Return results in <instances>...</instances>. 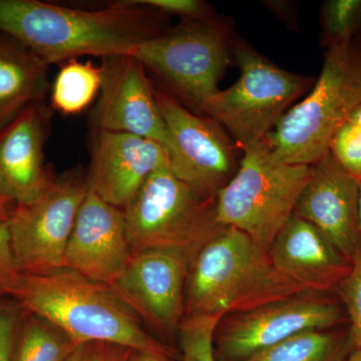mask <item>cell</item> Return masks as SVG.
<instances>
[{
	"instance_id": "836d02e7",
	"label": "cell",
	"mask_w": 361,
	"mask_h": 361,
	"mask_svg": "<svg viewBox=\"0 0 361 361\" xmlns=\"http://www.w3.org/2000/svg\"><path fill=\"white\" fill-rule=\"evenodd\" d=\"M128 361H170L159 357V356L149 355V353H140V351H132L129 360Z\"/></svg>"
},
{
	"instance_id": "ffe728a7",
	"label": "cell",
	"mask_w": 361,
	"mask_h": 361,
	"mask_svg": "<svg viewBox=\"0 0 361 361\" xmlns=\"http://www.w3.org/2000/svg\"><path fill=\"white\" fill-rule=\"evenodd\" d=\"M355 350L350 336L310 330L260 351L243 361H346Z\"/></svg>"
},
{
	"instance_id": "8fae6325",
	"label": "cell",
	"mask_w": 361,
	"mask_h": 361,
	"mask_svg": "<svg viewBox=\"0 0 361 361\" xmlns=\"http://www.w3.org/2000/svg\"><path fill=\"white\" fill-rule=\"evenodd\" d=\"M156 97L172 137L173 172L205 193L217 194L236 174L241 149L213 118L193 113L166 90L156 89Z\"/></svg>"
},
{
	"instance_id": "5b68a950",
	"label": "cell",
	"mask_w": 361,
	"mask_h": 361,
	"mask_svg": "<svg viewBox=\"0 0 361 361\" xmlns=\"http://www.w3.org/2000/svg\"><path fill=\"white\" fill-rule=\"evenodd\" d=\"M310 175V166L275 160L265 142L244 149L236 174L216 194V223L268 252L293 217Z\"/></svg>"
},
{
	"instance_id": "d4e9b609",
	"label": "cell",
	"mask_w": 361,
	"mask_h": 361,
	"mask_svg": "<svg viewBox=\"0 0 361 361\" xmlns=\"http://www.w3.org/2000/svg\"><path fill=\"white\" fill-rule=\"evenodd\" d=\"M337 290L350 322L349 336L353 348L361 350V243L351 258L350 269L341 280Z\"/></svg>"
},
{
	"instance_id": "f1b7e54d",
	"label": "cell",
	"mask_w": 361,
	"mask_h": 361,
	"mask_svg": "<svg viewBox=\"0 0 361 361\" xmlns=\"http://www.w3.org/2000/svg\"><path fill=\"white\" fill-rule=\"evenodd\" d=\"M264 6L272 11L279 20L285 23L290 30H296L298 27L297 23V13L294 8V4L289 1H265Z\"/></svg>"
},
{
	"instance_id": "484cf974",
	"label": "cell",
	"mask_w": 361,
	"mask_h": 361,
	"mask_svg": "<svg viewBox=\"0 0 361 361\" xmlns=\"http://www.w3.org/2000/svg\"><path fill=\"white\" fill-rule=\"evenodd\" d=\"M165 16H177L183 20H202L215 18L209 4L200 0H137Z\"/></svg>"
},
{
	"instance_id": "d6986e66",
	"label": "cell",
	"mask_w": 361,
	"mask_h": 361,
	"mask_svg": "<svg viewBox=\"0 0 361 361\" xmlns=\"http://www.w3.org/2000/svg\"><path fill=\"white\" fill-rule=\"evenodd\" d=\"M49 63L20 42L0 32V130L49 92Z\"/></svg>"
},
{
	"instance_id": "9c48e42d",
	"label": "cell",
	"mask_w": 361,
	"mask_h": 361,
	"mask_svg": "<svg viewBox=\"0 0 361 361\" xmlns=\"http://www.w3.org/2000/svg\"><path fill=\"white\" fill-rule=\"evenodd\" d=\"M87 174L71 170L30 205L14 207L11 241L23 274L42 275L63 268L66 245L89 193Z\"/></svg>"
},
{
	"instance_id": "e575fe53",
	"label": "cell",
	"mask_w": 361,
	"mask_h": 361,
	"mask_svg": "<svg viewBox=\"0 0 361 361\" xmlns=\"http://www.w3.org/2000/svg\"><path fill=\"white\" fill-rule=\"evenodd\" d=\"M346 361H361V350L355 349V350L350 353V355L348 356Z\"/></svg>"
},
{
	"instance_id": "8992f818",
	"label": "cell",
	"mask_w": 361,
	"mask_h": 361,
	"mask_svg": "<svg viewBox=\"0 0 361 361\" xmlns=\"http://www.w3.org/2000/svg\"><path fill=\"white\" fill-rule=\"evenodd\" d=\"M238 80L219 90L202 106L242 152L261 144L294 103L310 92L316 78L280 68L243 40L233 39Z\"/></svg>"
},
{
	"instance_id": "9a60e30c",
	"label": "cell",
	"mask_w": 361,
	"mask_h": 361,
	"mask_svg": "<svg viewBox=\"0 0 361 361\" xmlns=\"http://www.w3.org/2000/svg\"><path fill=\"white\" fill-rule=\"evenodd\" d=\"M51 116L45 102L33 104L0 130V196L13 207L37 201L56 179L44 160Z\"/></svg>"
},
{
	"instance_id": "277c9868",
	"label": "cell",
	"mask_w": 361,
	"mask_h": 361,
	"mask_svg": "<svg viewBox=\"0 0 361 361\" xmlns=\"http://www.w3.org/2000/svg\"><path fill=\"white\" fill-rule=\"evenodd\" d=\"M308 92L264 141L280 163L314 164L361 106V39L326 49L322 73Z\"/></svg>"
},
{
	"instance_id": "603a6c76",
	"label": "cell",
	"mask_w": 361,
	"mask_h": 361,
	"mask_svg": "<svg viewBox=\"0 0 361 361\" xmlns=\"http://www.w3.org/2000/svg\"><path fill=\"white\" fill-rule=\"evenodd\" d=\"M322 44L325 49L361 39V0H329L322 8Z\"/></svg>"
},
{
	"instance_id": "d590c367",
	"label": "cell",
	"mask_w": 361,
	"mask_h": 361,
	"mask_svg": "<svg viewBox=\"0 0 361 361\" xmlns=\"http://www.w3.org/2000/svg\"><path fill=\"white\" fill-rule=\"evenodd\" d=\"M360 183V230H361V180Z\"/></svg>"
},
{
	"instance_id": "f546056e",
	"label": "cell",
	"mask_w": 361,
	"mask_h": 361,
	"mask_svg": "<svg viewBox=\"0 0 361 361\" xmlns=\"http://www.w3.org/2000/svg\"><path fill=\"white\" fill-rule=\"evenodd\" d=\"M132 350L113 345V344L97 343L96 361H128Z\"/></svg>"
},
{
	"instance_id": "4fadbf2b",
	"label": "cell",
	"mask_w": 361,
	"mask_h": 361,
	"mask_svg": "<svg viewBox=\"0 0 361 361\" xmlns=\"http://www.w3.org/2000/svg\"><path fill=\"white\" fill-rule=\"evenodd\" d=\"M189 264L184 252H140L133 255L111 288L142 324L161 336H171L179 331L186 316Z\"/></svg>"
},
{
	"instance_id": "e0dca14e",
	"label": "cell",
	"mask_w": 361,
	"mask_h": 361,
	"mask_svg": "<svg viewBox=\"0 0 361 361\" xmlns=\"http://www.w3.org/2000/svg\"><path fill=\"white\" fill-rule=\"evenodd\" d=\"M294 216L315 226L351 261L361 243L360 183L330 152L310 166Z\"/></svg>"
},
{
	"instance_id": "52a82bcc",
	"label": "cell",
	"mask_w": 361,
	"mask_h": 361,
	"mask_svg": "<svg viewBox=\"0 0 361 361\" xmlns=\"http://www.w3.org/2000/svg\"><path fill=\"white\" fill-rule=\"evenodd\" d=\"M216 195L179 179L170 165L153 173L123 210L133 255L149 250H176L193 257L220 229Z\"/></svg>"
},
{
	"instance_id": "44dd1931",
	"label": "cell",
	"mask_w": 361,
	"mask_h": 361,
	"mask_svg": "<svg viewBox=\"0 0 361 361\" xmlns=\"http://www.w3.org/2000/svg\"><path fill=\"white\" fill-rule=\"evenodd\" d=\"M77 345L56 325L23 310L16 329L13 361H65Z\"/></svg>"
},
{
	"instance_id": "4316f807",
	"label": "cell",
	"mask_w": 361,
	"mask_h": 361,
	"mask_svg": "<svg viewBox=\"0 0 361 361\" xmlns=\"http://www.w3.org/2000/svg\"><path fill=\"white\" fill-rule=\"evenodd\" d=\"M20 274L11 241L9 223H0V298L8 296L11 287Z\"/></svg>"
},
{
	"instance_id": "ba28073f",
	"label": "cell",
	"mask_w": 361,
	"mask_h": 361,
	"mask_svg": "<svg viewBox=\"0 0 361 361\" xmlns=\"http://www.w3.org/2000/svg\"><path fill=\"white\" fill-rule=\"evenodd\" d=\"M233 39L231 23L225 18L184 20L145 42L134 54L160 89L201 114L204 104L219 90Z\"/></svg>"
},
{
	"instance_id": "2e32d148",
	"label": "cell",
	"mask_w": 361,
	"mask_h": 361,
	"mask_svg": "<svg viewBox=\"0 0 361 361\" xmlns=\"http://www.w3.org/2000/svg\"><path fill=\"white\" fill-rule=\"evenodd\" d=\"M132 257L123 211L89 190L66 245L63 268L111 286Z\"/></svg>"
},
{
	"instance_id": "1f68e13d",
	"label": "cell",
	"mask_w": 361,
	"mask_h": 361,
	"mask_svg": "<svg viewBox=\"0 0 361 361\" xmlns=\"http://www.w3.org/2000/svg\"><path fill=\"white\" fill-rule=\"evenodd\" d=\"M345 125L361 137V106L346 121Z\"/></svg>"
},
{
	"instance_id": "7c38bea8",
	"label": "cell",
	"mask_w": 361,
	"mask_h": 361,
	"mask_svg": "<svg viewBox=\"0 0 361 361\" xmlns=\"http://www.w3.org/2000/svg\"><path fill=\"white\" fill-rule=\"evenodd\" d=\"M101 90L90 116L92 130L125 133L159 142L172 156L173 141L146 68L134 54L102 59Z\"/></svg>"
},
{
	"instance_id": "7402d4cb",
	"label": "cell",
	"mask_w": 361,
	"mask_h": 361,
	"mask_svg": "<svg viewBox=\"0 0 361 361\" xmlns=\"http://www.w3.org/2000/svg\"><path fill=\"white\" fill-rule=\"evenodd\" d=\"M101 66L66 61L56 75L51 92V108L66 116L82 113L92 104L101 90Z\"/></svg>"
},
{
	"instance_id": "4dcf8cb0",
	"label": "cell",
	"mask_w": 361,
	"mask_h": 361,
	"mask_svg": "<svg viewBox=\"0 0 361 361\" xmlns=\"http://www.w3.org/2000/svg\"><path fill=\"white\" fill-rule=\"evenodd\" d=\"M97 343L78 344L65 361H96Z\"/></svg>"
},
{
	"instance_id": "7a4b0ae2",
	"label": "cell",
	"mask_w": 361,
	"mask_h": 361,
	"mask_svg": "<svg viewBox=\"0 0 361 361\" xmlns=\"http://www.w3.org/2000/svg\"><path fill=\"white\" fill-rule=\"evenodd\" d=\"M23 310L56 325L75 344L106 343L173 361L172 349L145 329L109 285L68 268L21 274L8 294Z\"/></svg>"
},
{
	"instance_id": "ac0fdd59",
	"label": "cell",
	"mask_w": 361,
	"mask_h": 361,
	"mask_svg": "<svg viewBox=\"0 0 361 361\" xmlns=\"http://www.w3.org/2000/svg\"><path fill=\"white\" fill-rule=\"evenodd\" d=\"M268 256L279 272L315 293L338 288L351 266L320 230L295 216L271 244Z\"/></svg>"
},
{
	"instance_id": "3957f363",
	"label": "cell",
	"mask_w": 361,
	"mask_h": 361,
	"mask_svg": "<svg viewBox=\"0 0 361 361\" xmlns=\"http://www.w3.org/2000/svg\"><path fill=\"white\" fill-rule=\"evenodd\" d=\"M305 292L310 291L279 272L245 233L221 227L190 260L186 316L225 318Z\"/></svg>"
},
{
	"instance_id": "5bb4252c",
	"label": "cell",
	"mask_w": 361,
	"mask_h": 361,
	"mask_svg": "<svg viewBox=\"0 0 361 361\" xmlns=\"http://www.w3.org/2000/svg\"><path fill=\"white\" fill-rule=\"evenodd\" d=\"M90 153L89 189L122 211L134 200L149 176L170 165L165 147L125 133L92 130Z\"/></svg>"
},
{
	"instance_id": "30bf717a",
	"label": "cell",
	"mask_w": 361,
	"mask_h": 361,
	"mask_svg": "<svg viewBox=\"0 0 361 361\" xmlns=\"http://www.w3.org/2000/svg\"><path fill=\"white\" fill-rule=\"evenodd\" d=\"M345 322L343 310L324 293L305 292L233 314L215 341L222 361H243L310 330H329Z\"/></svg>"
},
{
	"instance_id": "cb8c5ba5",
	"label": "cell",
	"mask_w": 361,
	"mask_h": 361,
	"mask_svg": "<svg viewBox=\"0 0 361 361\" xmlns=\"http://www.w3.org/2000/svg\"><path fill=\"white\" fill-rule=\"evenodd\" d=\"M222 316H186L179 331L182 360L180 361H217L215 336Z\"/></svg>"
},
{
	"instance_id": "d6a6232c",
	"label": "cell",
	"mask_w": 361,
	"mask_h": 361,
	"mask_svg": "<svg viewBox=\"0 0 361 361\" xmlns=\"http://www.w3.org/2000/svg\"><path fill=\"white\" fill-rule=\"evenodd\" d=\"M14 207L8 203L6 199L0 196V223L8 222L11 214L13 212Z\"/></svg>"
},
{
	"instance_id": "6da1fadb",
	"label": "cell",
	"mask_w": 361,
	"mask_h": 361,
	"mask_svg": "<svg viewBox=\"0 0 361 361\" xmlns=\"http://www.w3.org/2000/svg\"><path fill=\"white\" fill-rule=\"evenodd\" d=\"M166 16L137 0H121L97 11L40 0H0V32L49 66L78 56L135 54L168 30Z\"/></svg>"
},
{
	"instance_id": "83f0119b",
	"label": "cell",
	"mask_w": 361,
	"mask_h": 361,
	"mask_svg": "<svg viewBox=\"0 0 361 361\" xmlns=\"http://www.w3.org/2000/svg\"><path fill=\"white\" fill-rule=\"evenodd\" d=\"M16 303L0 302V361H13L14 341L21 311Z\"/></svg>"
}]
</instances>
